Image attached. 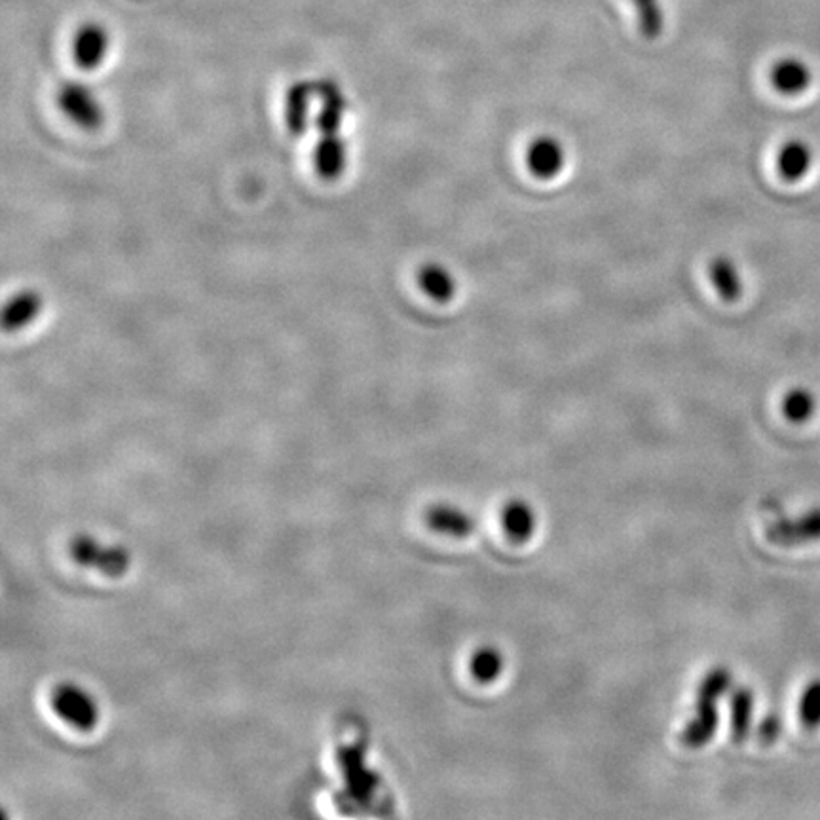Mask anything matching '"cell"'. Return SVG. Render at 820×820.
Masks as SVG:
<instances>
[{
  "mask_svg": "<svg viewBox=\"0 0 820 820\" xmlns=\"http://www.w3.org/2000/svg\"><path fill=\"white\" fill-rule=\"evenodd\" d=\"M733 676L724 666L712 668L701 682L697 693V711L695 718L687 724L682 735V743L690 749L705 746L718 730L720 714H718V701L731 687Z\"/></svg>",
  "mask_w": 820,
  "mask_h": 820,
  "instance_id": "1",
  "label": "cell"
},
{
  "mask_svg": "<svg viewBox=\"0 0 820 820\" xmlns=\"http://www.w3.org/2000/svg\"><path fill=\"white\" fill-rule=\"evenodd\" d=\"M51 709L58 714V718L64 720L65 724L82 733L96 730L101 720V711H99L96 697L88 690L72 682H64L53 687Z\"/></svg>",
  "mask_w": 820,
  "mask_h": 820,
  "instance_id": "2",
  "label": "cell"
},
{
  "mask_svg": "<svg viewBox=\"0 0 820 820\" xmlns=\"http://www.w3.org/2000/svg\"><path fill=\"white\" fill-rule=\"evenodd\" d=\"M71 557L84 568H94L102 576L123 577L131 566V555L120 545H105L90 536H78L71 541Z\"/></svg>",
  "mask_w": 820,
  "mask_h": 820,
  "instance_id": "3",
  "label": "cell"
},
{
  "mask_svg": "<svg viewBox=\"0 0 820 820\" xmlns=\"http://www.w3.org/2000/svg\"><path fill=\"white\" fill-rule=\"evenodd\" d=\"M59 109L77 124L78 128L96 129L102 124L105 113L96 91L84 82H67L58 94Z\"/></svg>",
  "mask_w": 820,
  "mask_h": 820,
  "instance_id": "4",
  "label": "cell"
},
{
  "mask_svg": "<svg viewBox=\"0 0 820 820\" xmlns=\"http://www.w3.org/2000/svg\"><path fill=\"white\" fill-rule=\"evenodd\" d=\"M110 37L101 23L88 21L72 37V58L84 71H96L109 56Z\"/></svg>",
  "mask_w": 820,
  "mask_h": 820,
  "instance_id": "5",
  "label": "cell"
},
{
  "mask_svg": "<svg viewBox=\"0 0 820 820\" xmlns=\"http://www.w3.org/2000/svg\"><path fill=\"white\" fill-rule=\"evenodd\" d=\"M526 166L528 172L538 177V179H555L557 175L563 174L566 166V153L560 143L555 137H539L536 141L530 143V147L526 150Z\"/></svg>",
  "mask_w": 820,
  "mask_h": 820,
  "instance_id": "6",
  "label": "cell"
},
{
  "mask_svg": "<svg viewBox=\"0 0 820 820\" xmlns=\"http://www.w3.org/2000/svg\"><path fill=\"white\" fill-rule=\"evenodd\" d=\"M771 544L800 545L820 539V507L801 515L800 519L777 520L765 530Z\"/></svg>",
  "mask_w": 820,
  "mask_h": 820,
  "instance_id": "7",
  "label": "cell"
},
{
  "mask_svg": "<svg viewBox=\"0 0 820 820\" xmlns=\"http://www.w3.org/2000/svg\"><path fill=\"white\" fill-rule=\"evenodd\" d=\"M769 82L777 94L798 97L809 90V86L813 82V72L801 59L782 58L769 69Z\"/></svg>",
  "mask_w": 820,
  "mask_h": 820,
  "instance_id": "8",
  "label": "cell"
},
{
  "mask_svg": "<svg viewBox=\"0 0 820 820\" xmlns=\"http://www.w3.org/2000/svg\"><path fill=\"white\" fill-rule=\"evenodd\" d=\"M315 97V82H296L285 97V123L295 135L306 134Z\"/></svg>",
  "mask_w": 820,
  "mask_h": 820,
  "instance_id": "9",
  "label": "cell"
},
{
  "mask_svg": "<svg viewBox=\"0 0 820 820\" xmlns=\"http://www.w3.org/2000/svg\"><path fill=\"white\" fill-rule=\"evenodd\" d=\"M813 166V150L800 139L784 143L777 156V172L787 183H798L808 177Z\"/></svg>",
  "mask_w": 820,
  "mask_h": 820,
  "instance_id": "10",
  "label": "cell"
},
{
  "mask_svg": "<svg viewBox=\"0 0 820 820\" xmlns=\"http://www.w3.org/2000/svg\"><path fill=\"white\" fill-rule=\"evenodd\" d=\"M426 520L430 525L431 530L452 536V538H466L469 534H474L475 520L469 517L468 512L461 511L458 507L452 506H433L426 512Z\"/></svg>",
  "mask_w": 820,
  "mask_h": 820,
  "instance_id": "11",
  "label": "cell"
},
{
  "mask_svg": "<svg viewBox=\"0 0 820 820\" xmlns=\"http://www.w3.org/2000/svg\"><path fill=\"white\" fill-rule=\"evenodd\" d=\"M42 310V299L37 291H21L13 295L2 312V323L7 331H20L37 320Z\"/></svg>",
  "mask_w": 820,
  "mask_h": 820,
  "instance_id": "12",
  "label": "cell"
},
{
  "mask_svg": "<svg viewBox=\"0 0 820 820\" xmlns=\"http://www.w3.org/2000/svg\"><path fill=\"white\" fill-rule=\"evenodd\" d=\"M315 169L323 179H336L346 169V143L342 137L320 139L315 145Z\"/></svg>",
  "mask_w": 820,
  "mask_h": 820,
  "instance_id": "13",
  "label": "cell"
},
{
  "mask_svg": "<svg viewBox=\"0 0 820 820\" xmlns=\"http://www.w3.org/2000/svg\"><path fill=\"white\" fill-rule=\"evenodd\" d=\"M418 283L426 295L430 296L431 301L437 302H449L455 299L456 295V280L449 270L441 266V264H426L418 272Z\"/></svg>",
  "mask_w": 820,
  "mask_h": 820,
  "instance_id": "14",
  "label": "cell"
},
{
  "mask_svg": "<svg viewBox=\"0 0 820 820\" xmlns=\"http://www.w3.org/2000/svg\"><path fill=\"white\" fill-rule=\"evenodd\" d=\"M501 523L512 541H526L533 538L536 530V512L526 501L512 500L504 507Z\"/></svg>",
  "mask_w": 820,
  "mask_h": 820,
  "instance_id": "15",
  "label": "cell"
},
{
  "mask_svg": "<svg viewBox=\"0 0 820 820\" xmlns=\"http://www.w3.org/2000/svg\"><path fill=\"white\" fill-rule=\"evenodd\" d=\"M709 276L718 295L724 296L725 301H738L743 293V282L739 276L738 266L725 256H718L716 261H712Z\"/></svg>",
  "mask_w": 820,
  "mask_h": 820,
  "instance_id": "16",
  "label": "cell"
},
{
  "mask_svg": "<svg viewBox=\"0 0 820 820\" xmlns=\"http://www.w3.org/2000/svg\"><path fill=\"white\" fill-rule=\"evenodd\" d=\"M752 712H754V693L750 687H739L738 692L731 695V731L738 743L749 738Z\"/></svg>",
  "mask_w": 820,
  "mask_h": 820,
  "instance_id": "17",
  "label": "cell"
},
{
  "mask_svg": "<svg viewBox=\"0 0 820 820\" xmlns=\"http://www.w3.org/2000/svg\"><path fill=\"white\" fill-rule=\"evenodd\" d=\"M469 668L475 680L488 684L504 673V655L500 654V650L492 646L479 647L471 657Z\"/></svg>",
  "mask_w": 820,
  "mask_h": 820,
  "instance_id": "18",
  "label": "cell"
},
{
  "mask_svg": "<svg viewBox=\"0 0 820 820\" xmlns=\"http://www.w3.org/2000/svg\"><path fill=\"white\" fill-rule=\"evenodd\" d=\"M631 4L635 7L636 21H638L642 35L646 39H657L665 27L661 0H631Z\"/></svg>",
  "mask_w": 820,
  "mask_h": 820,
  "instance_id": "19",
  "label": "cell"
},
{
  "mask_svg": "<svg viewBox=\"0 0 820 820\" xmlns=\"http://www.w3.org/2000/svg\"><path fill=\"white\" fill-rule=\"evenodd\" d=\"M814 409L817 401L813 393L806 388H794L782 399V414L789 418L790 422H808L809 418L813 417Z\"/></svg>",
  "mask_w": 820,
  "mask_h": 820,
  "instance_id": "20",
  "label": "cell"
},
{
  "mask_svg": "<svg viewBox=\"0 0 820 820\" xmlns=\"http://www.w3.org/2000/svg\"><path fill=\"white\" fill-rule=\"evenodd\" d=\"M800 720L808 730L820 728V680H813L801 693Z\"/></svg>",
  "mask_w": 820,
  "mask_h": 820,
  "instance_id": "21",
  "label": "cell"
},
{
  "mask_svg": "<svg viewBox=\"0 0 820 820\" xmlns=\"http://www.w3.org/2000/svg\"><path fill=\"white\" fill-rule=\"evenodd\" d=\"M781 718L768 716L765 718V720H763L762 724H760L758 738H760V741H762L763 744L775 743L777 739H779V735H781Z\"/></svg>",
  "mask_w": 820,
  "mask_h": 820,
  "instance_id": "22",
  "label": "cell"
}]
</instances>
